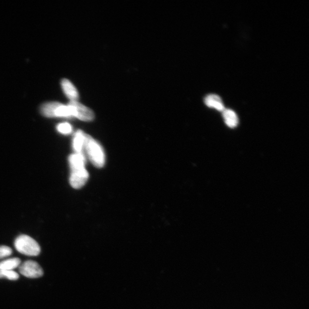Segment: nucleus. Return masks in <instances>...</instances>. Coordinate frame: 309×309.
<instances>
[{"label": "nucleus", "mask_w": 309, "mask_h": 309, "mask_svg": "<svg viewBox=\"0 0 309 309\" xmlns=\"http://www.w3.org/2000/svg\"><path fill=\"white\" fill-rule=\"evenodd\" d=\"M62 86L63 91L66 96L68 97L71 101H76L78 98V90L72 82L68 79H63L62 81Z\"/></svg>", "instance_id": "8"}, {"label": "nucleus", "mask_w": 309, "mask_h": 309, "mask_svg": "<svg viewBox=\"0 0 309 309\" xmlns=\"http://www.w3.org/2000/svg\"><path fill=\"white\" fill-rule=\"evenodd\" d=\"M86 134L78 130L75 133L73 140V148L76 153H83Z\"/></svg>", "instance_id": "11"}, {"label": "nucleus", "mask_w": 309, "mask_h": 309, "mask_svg": "<svg viewBox=\"0 0 309 309\" xmlns=\"http://www.w3.org/2000/svg\"><path fill=\"white\" fill-rule=\"evenodd\" d=\"M204 103L210 108H214L223 112L225 110L222 100L216 94H208L204 98Z\"/></svg>", "instance_id": "7"}, {"label": "nucleus", "mask_w": 309, "mask_h": 309, "mask_svg": "<svg viewBox=\"0 0 309 309\" xmlns=\"http://www.w3.org/2000/svg\"><path fill=\"white\" fill-rule=\"evenodd\" d=\"M223 118L226 124L230 128H235L238 124V118L234 110L225 109L223 112Z\"/></svg>", "instance_id": "10"}, {"label": "nucleus", "mask_w": 309, "mask_h": 309, "mask_svg": "<svg viewBox=\"0 0 309 309\" xmlns=\"http://www.w3.org/2000/svg\"><path fill=\"white\" fill-rule=\"evenodd\" d=\"M18 272L22 275L30 278H38L44 275L42 268L36 261H25L18 267Z\"/></svg>", "instance_id": "4"}, {"label": "nucleus", "mask_w": 309, "mask_h": 309, "mask_svg": "<svg viewBox=\"0 0 309 309\" xmlns=\"http://www.w3.org/2000/svg\"><path fill=\"white\" fill-rule=\"evenodd\" d=\"M40 112L46 118H74L72 110L68 105L58 102L44 103L41 106Z\"/></svg>", "instance_id": "3"}, {"label": "nucleus", "mask_w": 309, "mask_h": 309, "mask_svg": "<svg viewBox=\"0 0 309 309\" xmlns=\"http://www.w3.org/2000/svg\"><path fill=\"white\" fill-rule=\"evenodd\" d=\"M88 159L95 167L102 168L106 162L105 154L102 146L88 134H86L84 148Z\"/></svg>", "instance_id": "1"}, {"label": "nucleus", "mask_w": 309, "mask_h": 309, "mask_svg": "<svg viewBox=\"0 0 309 309\" xmlns=\"http://www.w3.org/2000/svg\"><path fill=\"white\" fill-rule=\"evenodd\" d=\"M12 250L6 246H0V259L5 258L12 254Z\"/></svg>", "instance_id": "15"}, {"label": "nucleus", "mask_w": 309, "mask_h": 309, "mask_svg": "<svg viewBox=\"0 0 309 309\" xmlns=\"http://www.w3.org/2000/svg\"><path fill=\"white\" fill-rule=\"evenodd\" d=\"M22 260L18 258H13L0 262V270L12 271L21 264Z\"/></svg>", "instance_id": "12"}, {"label": "nucleus", "mask_w": 309, "mask_h": 309, "mask_svg": "<svg viewBox=\"0 0 309 309\" xmlns=\"http://www.w3.org/2000/svg\"><path fill=\"white\" fill-rule=\"evenodd\" d=\"M70 170L85 168L86 157L83 153H75L69 156Z\"/></svg>", "instance_id": "9"}, {"label": "nucleus", "mask_w": 309, "mask_h": 309, "mask_svg": "<svg viewBox=\"0 0 309 309\" xmlns=\"http://www.w3.org/2000/svg\"><path fill=\"white\" fill-rule=\"evenodd\" d=\"M57 130L62 134H68L72 132V126L68 122H62L57 126Z\"/></svg>", "instance_id": "14"}, {"label": "nucleus", "mask_w": 309, "mask_h": 309, "mask_svg": "<svg viewBox=\"0 0 309 309\" xmlns=\"http://www.w3.org/2000/svg\"><path fill=\"white\" fill-rule=\"evenodd\" d=\"M14 245L18 252L27 256H36L41 252L38 242L28 236H19L15 240Z\"/></svg>", "instance_id": "2"}, {"label": "nucleus", "mask_w": 309, "mask_h": 309, "mask_svg": "<svg viewBox=\"0 0 309 309\" xmlns=\"http://www.w3.org/2000/svg\"><path fill=\"white\" fill-rule=\"evenodd\" d=\"M19 278L18 272L12 271L0 270V278H6L11 280H16Z\"/></svg>", "instance_id": "13"}, {"label": "nucleus", "mask_w": 309, "mask_h": 309, "mask_svg": "<svg viewBox=\"0 0 309 309\" xmlns=\"http://www.w3.org/2000/svg\"><path fill=\"white\" fill-rule=\"evenodd\" d=\"M89 178V174L86 168L71 170L70 184L74 188H81L85 185Z\"/></svg>", "instance_id": "6"}, {"label": "nucleus", "mask_w": 309, "mask_h": 309, "mask_svg": "<svg viewBox=\"0 0 309 309\" xmlns=\"http://www.w3.org/2000/svg\"><path fill=\"white\" fill-rule=\"evenodd\" d=\"M72 110L73 117L82 121L90 122L94 118L92 110L77 101H70L68 104Z\"/></svg>", "instance_id": "5"}]
</instances>
